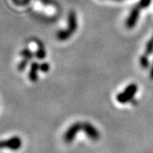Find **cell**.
I'll return each instance as SVG.
<instances>
[{
    "label": "cell",
    "mask_w": 153,
    "mask_h": 153,
    "mask_svg": "<svg viewBox=\"0 0 153 153\" xmlns=\"http://www.w3.org/2000/svg\"><path fill=\"white\" fill-rule=\"evenodd\" d=\"M137 91V86L136 84H134V83L130 84V85H128L126 87V89L123 92L119 93L116 96V100L120 103L129 102L130 101H132L134 99Z\"/></svg>",
    "instance_id": "obj_1"
},
{
    "label": "cell",
    "mask_w": 153,
    "mask_h": 153,
    "mask_svg": "<svg viewBox=\"0 0 153 153\" xmlns=\"http://www.w3.org/2000/svg\"><path fill=\"white\" fill-rule=\"evenodd\" d=\"M30 0H13L14 4L18 5V6H25L27 4H29V2Z\"/></svg>",
    "instance_id": "obj_16"
},
{
    "label": "cell",
    "mask_w": 153,
    "mask_h": 153,
    "mask_svg": "<svg viewBox=\"0 0 153 153\" xmlns=\"http://www.w3.org/2000/svg\"><path fill=\"white\" fill-rule=\"evenodd\" d=\"M150 79H153V63H152L151 69H150Z\"/></svg>",
    "instance_id": "obj_17"
},
{
    "label": "cell",
    "mask_w": 153,
    "mask_h": 153,
    "mask_svg": "<svg viewBox=\"0 0 153 153\" xmlns=\"http://www.w3.org/2000/svg\"><path fill=\"white\" fill-rule=\"evenodd\" d=\"M81 130V123L76 122L74 123L69 126V128L67 130V132L64 135V141L65 143H71V142L75 139L76 134Z\"/></svg>",
    "instance_id": "obj_2"
},
{
    "label": "cell",
    "mask_w": 153,
    "mask_h": 153,
    "mask_svg": "<svg viewBox=\"0 0 153 153\" xmlns=\"http://www.w3.org/2000/svg\"><path fill=\"white\" fill-rule=\"evenodd\" d=\"M22 145V141L19 137H10L7 140H3L1 142V149H8L11 150H18Z\"/></svg>",
    "instance_id": "obj_3"
},
{
    "label": "cell",
    "mask_w": 153,
    "mask_h": 153,
    "mask_svg": "<svg viewBox=\"0 0 153 153\" xmlns=\"http://www.w3.org/2000/svg\"><path fill=\"white\" fill-rule=\"evenodd\" d=\"M81 130L92 140H98L100 138V133L97 128H95L91 123L83 122L81 123Z\"/></svg>",
    "instance_id": "obj_4"
},
{
    "label": "cell",
    "mask_w": 153,
    "mask_h": 153,
    "mask_svg": "<svg viewBox=\"0 0 153 153\" xmlns=\"http://www.w3.org/2000/svg\"><path fill=\"white\" fill-rule=\"evenodd\" d=\"M150 2H151V0H140L138 6L141 8H145V7H148L150 5Z\"/></svg>",
    "instance_id": "obj_15"
},
{
    "label": "cell",
    "mask_w": 153,
    "mask_h": 153,
    "mask_svg": "<svg viewBox=\"0 0 153 153\" xmlns=\"http://www.w3.org/2000/svg\"><path fill=\"white\" fill-rule=\"evenodd\" d=\"M28 61H29V60H27V59L24 58V60H22V61H21V62L19 64V65H18V69H19V71H23V70L26 68L27 65H28Z\"/></svg>",
    "instance_id": "obj_13"
},
{
    "label": "cell",
    "mask_w": 153,
    "mask_h": 153,
    "mask_svg": "<svg viewBox=\"0 0 153 153\" xmlns=\"http://www.w3.org/2000/svg\"><path fill=\"white\" fill-rule=\"evenodd\" d=\"M68 30L69 31H71L72 33H74L75 30H76V13L74 11H71L68 15Z\"/></svg>",
    "instance_id": "obj_7"
},
{
    "label": "cell",
    "mask_w": 153,
    "mask_h": 153,
    "mask_svg": "<svg viewBox=\"0 0 153 153\" xmlns=\"http://www.w3.org/2000/svg\"><path fill=\"white\" fill-rule=\"evenodd\" d=\"M21 56H22L25 59H27V60H30V59H31L32 57H33V54H32V53L29 50V49H23L22 51H21Z\"/></svg>",
    "instance_id": "obj_12"
},
{
    "label": "cell",
    "mask_w": 153,
    "mask_h": 153,
    "mask_svg": "<svg viewBox=\"0 0 153 153\" xmlns=\"http://www.w3.org/2000/svg\"><path fill=\"white\" fill-rule=\"evenodd\" d=\"M72 34L73 33H72L71 31H69L68 30H62L57 32L56 37L60 41H65V40H68Z\"/></svg>",
    "instance_id": "obj_8"
},
{
    "label": "cell",
    "mask_w": 153,
    "mask_h": 153,
    "mask_svg": "<svg viewBox=\"0 0 153 153\" xmlns=\"http://www.w3.org/2000/svg\"><path fill=\"white\" fill-rule=\"evenodd\" d=\"M36 56L39 59H43V58H45V56H46L45 49V47H43V45L40 42H39V48H38L37 52H36Z\"/></svg>",
    "instance_id": "obj_9"
},
{
    "label": "cell",
    "mask_w": 153,
    "mask_h": 153,
    "mask_svg": "<svg viewBox=\"0 0 153 153\" xmlns=\"http://www.w3.org/2000/svg\"><path fill=\"white\" fill-rule=\"evenodd\" d=\"M40 70V65L36 62H32L29 71V79L30 81L35 82L38 80V71Z\"/></svg>",
    "instance_id": "obj_6"
},
{
    "label": "cell",
    "mask_w": 153,
    "mask_h": 153,
    "mask_svg": "<svg viewBox=\"0 0 153 153\" xmlns=\"http://www.w3.org/2000/svg\"><path fill=\"white\" fill-rule=\"evenodd\" d=\"M139 62H140V65L141 67L143 68H147L149 65V56L147 54H143V56H141L140 58H139Z\"/></svg>",
    "instance_id": "obj_10"
},
{
    "label": "cell",
    "mask_w": 153,
    "mask_h": 153,
    "mask_svg": "<svg viewBox=\"0 0 153 153\" xmlns=\"http://www.w3.org/2000/svg\"><path fill=\"white\" fill-rule=\"evenodd\" d=\"M153 52V35L152 37L150 38V40L147 42V45H146V49H145V54H147V56H149V54H151Z\"/></svg>",
    "instance_id": "obj_11"
},
{
    "label": "cell",
    "mask_w": 153,
    "mask_h": 153,
    "mask_svg": "<svg viewBox=\"0 0 153 153\" xmlns=\"http://www.w3.org/2000/svg\"><path fill=\"white\" fill-rule=\"evenodd\" d=\"M140 7L137 5L136 7H134L131 10V12L129 14V17L127 18V20H126V27L128 29H132L135 27L137 21L138 19V17H139V13H140Z\"/></svg>",
    "instance_id": "obj_5"
},
{
    "label": "cell",
    "mask_w": 153,
    "mask_h": 153,
    "mask_svg": "<svg viewBox=\"0 0 153 153\" xmlns=\"http://www.w3.org/2000/svg\"><path fill=\"white\" fill-rule=\"evenodd\" d=\"M49 68H50V65H49L48 63H45H45H42V64L40 65V70H41L42 72L46 73V72L49 71Z\"/></svg>",
    "instance_id": "obj_14"
}]
</instances>
